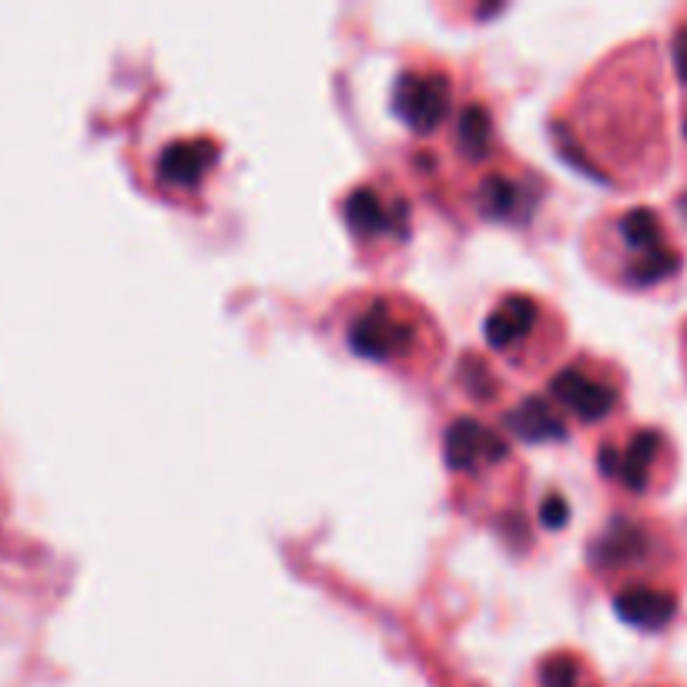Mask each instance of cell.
<instances>
[{
    "instance_id": "obj_11",
    "label": "cell",
    "mask_w": 687,
    "mask_h": 687,
    "mask_svg": "<svg viewBox=\"0 0 687 687\" xmlns=\"http://www.w3.org/2000/svg\"><path fill=\"white\" fill-rule=\"evenodd\" d=\"M479 212L486 219L517 222L534 212V195L527 185L513 182L506 171H493V175L479 182Z\"/></svg>"
},
{
    "instance_id": "obj_8",
    "label": "cell",
    "mask_w": 687,
    "mask_h": 687,
    "mask_svg": "<svg viewBox=\"0 0 687 687\" xmlns=\"http://www.w3.org/2000/svg\"><path fill=\"white\" fill-rule=\"evenodd\" d=\"M215 158H219V144L212 138H205V134L202 138H179L158 151V161H154L158 182L164 189L192 192L209 179V171L215 168Z\"/></svg>"
},
{
    "instance_id": "obj_10",
    "label": "cell",
    "mask_w": 687,
    "mask_h": 687,
    "mask_svg": "<svg viewBox=\"0 0 687 687\" xmlns=\"http://www.w3.org/2000/svg\"><path fill=\"white\" fill-rule=\"evenodd\" d=\"M614 610L620 614V620H627L640 630H660L677 614V597L670 590H660V587L634 584L614 597Z\"/></svg>"
},
{
    "instance_id": "obj_1",
    "label": "cell",
    "mask_w": 687,
    "mask_h": 687,
    "mask_svg": "<svg viewBox=\"0 0 687 687\" xmlns=\"http://www.w3.org/2000/svg\"><path fill=\"white\" fill-rule=\"evenodd\" d=\"M430 319L406 299L376 295L360 312H353L346 325L350 350L363 360L376 363H406L410 356L426 350Z\"/></svg>"
},
{
    "instance_id": "obj_13",
    "label": "cell",
    "mask_w": 687,
    "mask_h": 687,
    "mask_svg": "<svg viewBox=\"0 0 687 687\" xmlns=\"http://www.w3.org/2000/svg\"><path fill=\"white\" fill-rule=\"evenodd\" d=\"M647 547H650V537L640 524H630V521H617L594 547V560L604 564V567H624V564H634V560H644L647 557Z\"/></svg>"
},
{
    "instance_id": "obj_6",
    "label": "cell",
    "mask_w": 687,
    "mask_h": 687,
    "mask_svg": "<svg viewBox=\"0 0 687 687\" xmlns=\"http://www.w3.org/2000/svg\"><path fill=\"white\" fill-rule=\"evenodd\" d=\"M540 325H544L540 299H534L527 292H509L489 309L483 332H486V342L496 353L521 356L524 346H531V339H537Z\"/></svg>"
},
{
    "instance_id": "obj_5",
    "label": "cell",
    "mask_w": 687,
    "mask_h": 687,
    "mask_svg": "<svg viewBox=\"0 0 687 687\" xmlns=\"http://www.w3.org/2000/svg\"><path fill=\"white\" fill-rule=\"evenodd\" d=\"M350 232L360 242H403L410 235V205L403 195L386 192L380 185H360L346 195L342 205Z\"/></svg>"
},
{
    "instance_id": "obj_16",
    "label": "cell",
    "mask_w": 687,
    "mask_h": 687,
    "mask_svg": "<svg viewBox=\"0 0 687 687\" xmlns=\"http://www.w3.org/2000/svg\"><path fill=\"white\" fill-rule=\"evenodd\" d=\"M540 517H544V524L547 527H564L567 524V499L560 496V493H550L547 499H544V506H540Z\"/></svg>"
},
{
    "instance_id": "obj_2",
    "label": "cell",
    "mask_w": 687,
    "mask_h": 687,
    "mask_svg": "<svg viewBox=\"0 0 687 687\" xmlns=\"http://www.w3.org/2000/svg\"><path fill=\"white\" fill-rule=\"evenodd\" d=\"M610 235L627 252V262L620 269V279L627 285L647 289V285L670 279L680 269V252L667 245L664 225H660L657 212H650V209L620 212L610 225Z\"/></svg>"
},
{
    "instance_id": "obj_4",
    "label": "cell",
    "mask_w": 687,
    "mask_h": 687,
    "mask_svg": "<svg viewBox=\"0 0 687 687\" xmlns=\"http://www.w3.org/2000/svg\"><path fill=\"white\" fill-rule=\"evenodd\" d=\"M393 108L413 131H420V134L436 131L453 111V81H449V74L433 68V64L406 68L396 78Z\"/></svg>"
},
{
    "instance_id": "obj_7",
    "label": "cell",
    "mask_w": 687,
    "mask_h": 687,
    "mask_svg": "<svg viewBox=\"0 0 687 687\" xmlns=\"http://www.w3.org/2000/svg\"><path fill=\"white\" fill-rule=\"evenodd\" d=\"M667 449L664 433L657 430H637L627 443H604L600 449V469L607 479L630 493H644L650 486L654 466L660 463Z\"/></svg>"
},
{
    "instance_id": "obj_3",
    "label": "cell",
    "mask_w": 687,
    "mask_h": 687,
    "mask_svg": "<svg viewBox=\"0 0 687 687\" xmlns=\"http://www.w3.org/2000/svg\"><path fill=\"white\" fill-rule=\"evenodd\" d=\"M550 400L560 406V413H570L584 423H600L614 413L620 400V386L610 376V370H604L600 363L577 360L554 376Z\"/></svg>"
},
{
    "instance_id": "obj_15",
    "label": "cell",
    "mask_w": 687,
    "mask_h": 687,
    "mask_svg": "<svg viewBox=\"0 0 687 687\" xmlns=\"http://www.w3.org/2000/svg\"><path fill=\"white\" fill-rule=\"evenodd\" d=\"M540 687H597L584 660L574 654H550L540 664Z\"/></svg>"
},
{
    "instance_id": "obj_17",
    "label": "cell",
    "mask_w": 687,
    "mask_h": 687,
    "mask_svg": "<svg viewBox=\"0 0 687 687\" xmlns=\"http://www.w3.org/2000/svg\"><path fill=\"white\" fill-rule=\"evenodd\" d=\"M473 366H476V373H469V376H466V383H469L473 396H479V400H489V396L496 393V383L489 380V373H486V366H483L479 360H473Z\"/></svg>"
},
{
    "instance_id": "obj_18",
    "label": "cell",
    "mask_w": 687,
    "mask_h": 687,
    "mask_svg": "<svg viewBox=\"0 0 687 687\" xmlns=\"http://www.w3.org/2000/svg\"><path fill=\"white\" fill-rule=\"evenodd\" d=\"M670 51H674V68H677V78L687 84V24H684V28H677Z\"/></svg>"
},
{
    "instance_id": "obj_9",
    "label": "cell",
    "mask_w": 687,
    "mask_h": 687,
    "mask_svg": "<svg viewBox=\"0 0 687 687\" xmlns=\"http://www.w3.org/2000/svg\"><path fill=\"white\" fill-rule=\"evenodd\" d=\"M446 463L449 469H459V473H469V469H486L493 463H503V456H509L506 449V440L489 430L486 423L479 420H456L449 430H446Z\"/></svg>"
},
{
    "instance_id": "obj_12",
    "label": "cell",
    "mask_w": 687,
    "mask_h": 687,
    "mask_svg": "<svg viewBox=\"0 0 687 687\" xmlns=\"http://www.w3.org/2000/svg\"><path fill=\"white\" fill-rule=\"evenodd\" d=\"M506 426L524 436V440H534V443H544V440H560L567 423H564V413L554 400H544V396H534V400H524L517 410L506 413Z\"/></svg>"
},
{
    "instance_id": "obj_14",
    "label": "cell",
    "mask_w": 687,
    "mask_h": 687,
    "mask_svg": "<svg viewBox=\"0 0 687 687\" xmlns=\"http://www.w3.org/2000/svg\"><path fill=\"white\" fill-rule=\"evenodd\" d=\"M456 144L469 158H483L493 148V118L483 104H469L456 118Z\"/></svg>"
}]
</instances>
